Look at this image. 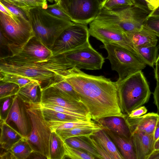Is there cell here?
<instances>
[{
	"label": "cell",
	"mask_w": 159,
	"mask_h": 159,
	"mask_svg": "<svg viewBox=\"0 0 159 159\" xmlns=\"http://www.w3.org/2000/svg\"><path fill=\"white\" fill-rule=\"evenodd\" d=\"M104 129L118 148L124 159H137L132 138H128Z\"/></svg>",
	"instance_id": "obj_20"
},
{
	"label": "cell",
	"mask_w": 159,
	"mask_h": 159,
	"mask_svg": "<svg viewBox=\"0 0 159 159\" xmlns=\"http://www.w3.org/2000/svg\"><path fill=\"white\" fill-rule=\"evenodd\" d=\"M154 149L155 150H157L159 149V138L155 143Z\"/></svg>",
	"instance_id": "obj_53"
},
{
	"label": "cell",
	"mask_w": 159,
	"mask_h": 159,
	"mask_svg": "<svg viewBox=\"0 0 159 159\" xmlns=\"http://www.w3.org/2000/svg\"><path fill=\"white\" fill-rule=\"evenodd\" d=\"M155 66L154 69L155 78L156 80H159V66Z\"/></svg>",
	"instance_id": "obj_52"
},
{
	"label": "cell",
	"mask_w": 159,
	"mask_h": 159,
	"mask_svg": "<svg viewBox=\"0 0 159 159\" xmlns=\"http://www.w3.org/2000/svg\"><path fill=\"white\" fill-rule=\"evenodd\" d=\"M61 54L68 69L75 67L80 70H99L105 61L102 54L94 49L89 42Z\"/></svg>",
	"instance_id": "obj_9"
},
{
	"label": "cell",
	"mask_w": 159,
	"mask_h": 159,
	"mask_svg": "<svg viewBox=\"0 0 159 159\" xmlns=\"http://www.w3.org/2000/svg\"><path fill=\"white\" fill-rule=\"evenodd\" d=\"M15 95L0 99V120L5 122L13 102Z\"/></svg>",
	"instance_id": "obj_37"
},
{
	"label": "cell",
	"mask_w": 159,
	"mask_h": 159,
	"mask_svg": "<svg viewBox=\"0 0 159 159\" xmlns=\"http://www.w3.org/2000/svg\"><path fill=\"white\" fill-rule=\"evenodd\" d=\"M148 159H159V149L155 150Z\"/></svg>",
	"instance_id": "obj_50"
},
{
	"label": "cell",
	"mask_w": 159,
	"mask_h": 159,
	"mask_svg": "<svg viewBox=\"0 0 159 159\" xmlns=\"http://www.w3.org/2000/svg\"><path fill=\"white\" fill-rule=\"evenodd\" d=\"M31 130L26 138L34 151L50 159L49 142L52 133L42 112L40 104H26Z\"/></svg>",
	"instance_id": "obj_7"
},
{
	"label": "cell",
	"mask_w": 159,
	"mask_h": 159,
	"mask_svg": "<svg viewBox=\"0 0 159 159\" xmlns=\"http://www.w3.org/2000/svg\"><path fill=\"white\" fill-rule=\"evenodd\" d=\"M149 13L134 6L115 10L101 8L94 20L128 33L141 28Z\"/></svg>",
	"instance_id": "obj_5"
},
{
	"label": "cell",
	"mask_w": 159,
	"mask_h": 159,
	"mask_svg": "<svg viewBox=\"0 0 159 159\" xmlns=\"http://www.w3.org/2000/svg\"><path fill=\"white\" fill-rule=\"evenodd\" d=\"M120 102L123 113L128 116L149 100L151 93L148 83L142 71L116 81Z\"/></svg>",
	"instance_id": "obj_3"
},
{
	"label": "cell",
	"mask_w": 159,
	"mask_h": 159,
	"mask_svg": "<svg viewBox=\"0 0 159 159\" xmlns=\"http://www.w3.org/2000/svg\"><path fill=\"white\" fill-rule=\"evenodd\" d=\"M155 66H159V54L158 56L157 59L155 63Z\"/></svg>",
	"instance_id": "obj_54"
},
{
	"label": "cell",
	"mask_w": 159,
	"mask_h": 159,
	"mask_svg": "<svg viewBox=\"0 0 159 159\" xmlns=\"http://www.w3.org/2000/svg\"><path fill=\"white\" fill-rule=\"evenodd\" d=\"M133 6L130 0H105L100 5V8L115 10Z\"/></svg>",
	"instance_id": "obj_36"
},
{
	"label": "cell",
	"mask_w": 159,
	"mask_h": 159,
	"mask_svg": "<svg viewBox=\"0 0 159 159\" xmlns=\"http://www.w3.org/2000/svg\"><path fill=\"white\" fill-rule=\"evenodd\" d=\"M159 45L139 47L135 48L139 57L145 63L153 67L158 57Z\"/></svg>",
	"instance_id": "obj_27"
},
{
	"label": "cell",
	"mask_w": 159,
	"mask_h": 159,
	"mask_svg": "<svg viewBox=\"0 0 159 159\" xmlns=\"http://www.w3.org/2000/svg\"><path fill=\"white\" fill-rule=\"evenodd\" d=\"M2 151L1 150L0 154V159H15L13 155L9 151L1 147Z\"/></svg>",
	"instance_id": "obj_46"
},
{
	"label": "cell",
	"mask_w": 159,
	"mask_h": 159,
	"mask_svg": "<svg viewBox=\"0 0 159 159\" xmlns=\"http://www.w3.org/2000/svg\"><path fill=\"white\" fill-rule=\"evenodd\" d=\"M102 129L98 124H94L69 129L56 130L55 132L64 142L70 137L89 136Z\"/></svg>",
	"instance_id": "obj_24"
},
{
	"label": "cell",
	"mask_w": 159,
	"mask_h": 159,
	"mask_svg": "<svg viewBox=\"0 0 159 159\" xmlns=\"http://www.w3.org/2000/svg\"><path fill=\"white\" fill-rule=\"evenodd\" d=\"M20 89L15 83L0 80V99L17 95Z\"/></svg>",
	"instance_id": "obj_35"
},
{
	"label": "cell",
	"mask_w": 159,
	"mask_h": 159,
	"mask_svg": "<svg viewBox=\"0 0 159 159\" xmlns=\"http://www.w3.org/2000/svg\"><path fill=\"white\" fill-rule=\"evenodd\" d=\"M133 6L136 7L145 11L150 13L148 5L146 0H130Z\"/></svg>",
	"instance_id": "obj_43"
},
{
	"label": "cell",
	"mask_w": 159,
	"mask_h": 159,
	"mask_svg": "<svg viewBox=\"0 0 159 159\" xmlns=\"http://www.w3.org/2000/svg\"><path fill=\"white\" fill-rule=\"evenodd\" d=\"M137 159H148L155 150L153 134L136 132L132 134Z\"/></svg>",
	"instance_id": "obj_17"
},
{
	"label": "cell",
	"mask_w": 159,
	"mask_h": 159,
	"mask_svg": "<svg viewBox=\"0 0 159 159\" xmlns=\"http://www.w3.org/2000/svg\"><path fill=\"white\" fill-rule=\"evenodd\" d=\"M41 104L60 106L92 120L88 111L82 102L71 101L66 98L53 86L42 90Z\"/></svg>",
	"instance_id": "obj_14"
},
{
	"label": "cell",
	"mask_w": 159,
	"mask_h": 159,
	"mask_svg": "<svg viewBox=\"0 0 159 159\" xmlns=\"http://www.w3.org/2000/svg\"><path fill=\"white\" fill-rule=\"evenodd\" d=\"M159 118L157 113H149L136 117H130L127 116L125 120L132 134L136 132L145 134H153L156 124Z\"/></svg>",
	"instance_id": "obj_16"
},
{
	"label": "cell",
	"mask_w": 159,
	"mask_h": 159,
	"mask_svg": "<svg viewBox=\"0 0 159 159\" xmlns=\"http://www.w3.org/2000/svg\"><path fill=\"white\" fill-rule=\"evenodd\" d=\"M50 159L65 158V152L64 142L55 131L52 132L49 142Z\"/></svg>",
	"instance_id": "obj_26"
},
{
	"label": "cell",
	"mask_w": 159,
	"mask_h": 159,
	"mask_svg": "<svg viewBox=\"0 0 159 159\" xmlns=\"http://www.w3.org/2000/svg\"><path fill=\"white\" fill-rule=\"evenodd\" d=\"M0 59V72L37 81L42 90L65 79L58 61L53 56L48 60L39 62L28 61L11 57Z\"/></svg>",
	"instance_id": "obj_2"
},
{
	"label": "cell",
	"mask_w": 159,
	"mask_h": 159,
	"mask_svg": "<svg viewBox=\"0 0 159 159\" xmlns=\"http://www.w3.org/2000/svg\"><path fill=\"white\" fill-rule=\"evenodd\" d=\"M53 86L66 98L71 101L81 102L78 93L72 85L65 79Z\"/></svg>",
	"instance_id": "obj_31"
},
{
	"label": "cell",
	"mask_w": 159,
	"mask_h": 159,
	"mask_svg": "<svg viewBox=\"0 0 159 159\" xmlns=\"http://www.w3.org/2000/svg\"><path fill=\"white\" fill-rule=\"evenodd\" d=\"M15 159H27L33 150L26 139L23 138L15 143L8 150Z\"/></svg>",
	"instance_id": "obj_29"
},
{
	"label": "cell",
	"mask_w": 159,
	"mask_h": 159,
	"mask_svg": "<svg viewBox=\"0 0 159 159\" xmlns=\"http://www.w3.org/2000/svg\"><path fill=\"white\" fill-rule=\"evenodd\" d=\"M58 0V2H59V1H60V0Z\"/></svg>",
	"instance_id": "obj_58"
},
{
	"label": "cell",
	"mask_w": 159,
	"mask_h": 159,
	"mask_svg": "<svg viewBox=\"0 0 159 159\" xmlns=\"http://www.w3.org/2000/svg\"><path fill=\"white\" fill-rule=\"evenodd\" d=\"M41 106L43 115L47 121L65 122L90 120L63 113Z\"/></svg>",
	"instance_id": "obj_25"
},
{
	"label": "cell",
	"mask_w": 159,
	"mask_h": 159,
	"mask_svg": "<svg viewBox=\"0 0 159 159\" xmlns=\"http://www.w3.org/2000/svg\"><path fill=\"white\" fill-rule=\"evenodd\" d=\"M156 85L153 93L154 103L157 108V114L159 116V80H157Z\"/></svg>",
	"instance_id": "obj_45"
},
{
	"label": "cell",
	"mask_w": 159,
	"mask_h": 159,
	"mask_svg": "<svg viewBox=\"0 0 159 159\" xmlns=\"http://www.w3.org/2000/svg\"><path fill=\"white\" fill-rule=\"evenodd\" d=\"M154 141V143L159 138V118L157 121L153 133Z\"/></svg>",
	"instance_id": "obj_48"
},
{
	"label": "cell",
	"mask_w": 159,
	"mask_h": 159,
	"mask_svg": "<svg viewBox=\"0 0 159 159\" xmlns=\"http://www.w3.org/2000/svg\"><path fill=\"white\" fill-rule=\"evenodd\" d=\"M92 135L112 159H124L116 144L104 129L95 132Z\"/></svg>",
	"instance_id": "obj_23"
},
{
	"label": "cell",
	"mask_w": 159,
	"mask_h": 159,
	"mask_svg": "<svg viewBox=\"0 0 159 159\" xmlns=\"http://www.w3.org/2000/svg\"><path fill=\"white\" fill-rule=\"evenodd\" d=\"M53 56L51 50L34 36L29 40L20 52L11 57L28 61L39 62L48 60Z\"/></svg>",
	"instance_id": "obj_15"
},
{
	"label": "cell",
	"mask_w": 159,
	"mask_h": 159,
	"mask_svg": "<svg viewBox=\"0 0 159 159\" xmlns=\"http://www.w3.org/2000/svg\"><path fill=\"white\" fill-rule=\"evenodd\" d=\"M52 132L56 130L69 129L95 124L91 120H82L67 122L47 121Z\"/></svg>",
	"instance_id": "obj_32"
},
{
	"label": "cell",
	"mask_w": 159,
	"mask_h": 159,
	"mask_svg": "<svg viewBox=\"0 0 159 159\" xmlns=\"http://www.w3.org/2000/svg\"><path fill=\"white\" fill-rule=\"evenodd\" d=\"M149 10L151 11L159 6V0H146Z\"/></svg>",
	"instance_id": "obj_47"
},
{
	"label": "cell",
	"mask_w": 159,
	"mask_h": 159,
	"mask_svg": "<svg viewBox=\"0 0 159 159\" xmlns=\"http://www.w3.org/2000/svg\"><path fill=\"white\" fill-rule=\"evenodd\" d=\"M91 145L95 148L102 159H112L101 144L93 137L92 134L85 136Z\"/></svg>",
	"instance_id": "obj_40"
},
{
	"label": "cell",
	"mask_w": 159,
	"mask_h": 159,
	"mask_svg": "<svg viewBox=\"0 0 159 159\" xmlns=\"http://www.w3.org/2000/svg\"><path fill=\"white\" fill-rule=\"evenodd\" d=\"M105 0H98L100 5Z\"/></svg>",
	"instance_id": "obj_55"
},
{
	"label": "cell",
	"mask_w": 159,
	"mask_h": 159,
	"mask_svg": "<svg viewBox=\"0 0 159 159\" xmlns=\"http://www.w3.org/2000/svg\"><path fill=\"white\" fill-rule=\"evenodd\" d=\"M0 2L5 6L13 15L29 20L26 14L15 6L4 0H0Z\"/></svg>",
	"instance_id": "obj_41"
},
{
	"label": "cell",
	"mask_w": 159,
	"mask_h": 159,
	"mask_svg": "<svg viewBox=\"0 0 159 159\" xmlns=\"http://www.w3.org/2000/svg\"><path fill=\"white\" fill-rule=\"evenodd\" d=\"M64 142L70 146L81 149L89 153L96 158L102 159L85 136L70 137L66 139Z\"/></svg>",
	"instance_id": "obj_28"
},
{
	"label": "cell",
	"mask_w": 159,
	"mask_h": 159,
	"mask_svg": "<svg viewBox=\"0 0 159 159\" xmlns=\"http://www.w3.org/2000/svg\"><path fill=\"white\" fill-rule=\"evenodd\" d=\"M54 1H55V2L56 3H58V0H54Z\"/></svg>",
	"instance_id": "obj_57"
},
{
	"label": "cell",
	"mask_w": 159,
	"mask_h": 159,
	"mask_svg": "<svg viewBox=\"0 0 159 159\" xmlns=\"http://www.w3.org/2000/svg\"><path fill=\"white\" fill-rule=\"evenodd\" d=\"M143 25L159 37V16H148Z\"/></svg>",
	"instance_id": "obj_38"
},
{
	"label": "cell",
	"mask_w": 159,
	"mask_h": 159,
	"mask_svg": "<svg viewBox=\"0 0 159 159\" xmlns=\"http://www.w3.org/2000/svg\"><path fill=\"white\" fill-rule=\"evenodd\" d=\"M87 25L74 23L65 29L56 41L51 49L53 56L73 50L89 42Z\"/></svg>",
	"instance_id": "obj_11"
},
{
	"label": "cell",
	"mask_w": 159,
	"mask_h": 159,
	"mask_svg": "<svg viewBox=\"0 0 159 159\" xmlns=\"http://www.w3.org/2000/svg\"><path fill=\"white\" fill-rule=\"evenodd\" d=\"M15 6L23 11L29 18L30 10L38 7L44 9L48 7L47 0H4Z\"/></svg>",
	"instance_id": "obj_30"
},
{
	"label": "cell",
	"mask_w": 159,
	"mask_h": 159,
	"mask_svg": "<svg viewBox=\"0 0 159 159\" xmlns=\"http://www.w3.org/2000/svg\"><path fill=\"white\" fill-rule=\"evenodd\" d=\"M125 118L111 116L100 119L97 122L102 129L109 130L119 135L131 138L132 132Z\"/></svg>",
	"instance_id": "obj_18"
},
{
	"label": "cell",
	"mask_w": 159,
	"mask_h": 159,
	"mask_svg": "<svg viewBox=\"0 0 159 159\" xmlns=\"http://www.w3.org/2000/svg\"><path fill=\"white\" fill-rule=\"evenodd\" d=\"M41 104V105L43 107L54 110L56 111L71 116L84 118L88 120H91L84 116L74 113L60 106L51 104Z\"/></svg>",
	"instance_id": "obj_42"
},
{
	"label": "cell",
	"mask_w": 159,
	"mask_h": 159,
	"mask_svg": "<svg viewBox=\"0 0 159 159\" xmlns=\"http://www.w3.org/2000/svg\"><path fill=\"white\" fill-rule=\"evenodd\" d=\"M5 122L27 138L31 130L30 119L27 111L26 104L17 94Z\"/></svg>",
	"instance_id": "obj_13"
},
{
	"label": "cell",
	"mask_w": 159,
	"mask_h": 159,
	"mask_svg": "<svg viewBox=\"0 0 159 159\" xmlns=\"http://www.w3.org/2000/svg\"><path fill=\"white\" fill-rule=\"evenodd\" d=\"M58 3L72 21L86 25L94 20L101 9L98 0H60Z\"/></svg>",
	"instance_id": "obj_10"
},
{
	"label": "cell",
	"mask_w": 159,
	"mask_h": 159,
	"mask_svg": "<svg viewBox=\"0 0 159 159\" xmlns=\"http://www.w3.org/2000/svg\"><path fill=\"white\" fill-rule=\"evenodd\" d=\"M47 1L51 2H53L54 1V0H47Z\"/></svg>",
	"instance_id": "obj_56"
},
{
	"label": "cell",
	"mask_w": 159,
	"mask_h": 159,
	"mask_svg": "<svg viewBox=\"0 0 159 159\" xmlns=\"http://www.w3.org/2000/svg\"><path fill=\"white\" fill-rule=\"evenodd\" d=\"M101 48L107 51L106 59L109 60L112 70L118 73L119 80L142 71L146 67V64L136 54L119 45L103 44Z\"/></svg>",
	"instance_id": "obj_8"
},
{
	"label": "cell",
	"mask_w": 159,
	"mask_h": 159,
	"mask_svg": "<svg viewBox=\"0 0 159 159\" xmlns=\"http://www.w3.org/2000/svg\"><path fill=\"white\" fill-rule=\"evenodd\" d=\"M66 157L72 159H94V156L81 149L73 147L64 142Z\"/></svg>",
	"instance_id": "obj_33"
},
{
	"label": "cell",
	"mask_w": 159,
	"mask_h": 159,
	"mask_svg": "<svg viewBox=\"0 0 159 159\" xmlns=\"http://www.w3.org/2000/svg\"><path fill=\"white\" fill-rule=\"evenodd\" d=\"M0 80L15 83L18 84L20 88L34 80L20 75L1 72H0Z\"/></svg>",
	"instance_id": "obj_34"
},
{
	"label": "cell",
	"mask_w": 159,
	"mask_h": 159,
	"mask_svg": "<svg viewBox=\"0 0 159 159\" xmlns=\"http://www.w3.org/2000/svg\"><path fill=\"white\" fill-rule=\"evenodd\" d=\"M29 20L34 36L51 50L64 30L74 24L52 15L41 7L30 10Z\"/></svg>",
	"instance_id": "obj_4"
},
{
	"label": "cell",
	"mask_w": 159,
	"mask_h": 159,
	"mask_svg": "<svg viewBox=\"0 0 159 159\" xmlns=\"http://www.w3.org/2000/svg\"><path fill=\"white\" fill-rule=\"evenodd\" d=\"M0 128L1 147L7 150H10L15 143L23 138L5 122L0 120Z\"/></svg>",
	"instance_id": "obj_22"
},
{
	"label": "cell",
	"mask_w": 159,
	"mask_h": 159,
	"mask_svg": "<svg viewBox=\"0 0 159 159\" xmlns=\"http://www.w3.org/2000/svg\"><path fill=\"white\" fill-rule=\"evenodd\" d=\"M48 13L52 15L59 18L65 20L71 21L69 16L61 9L58 3L48 6L45 9Z\"/></svg>",
	"instance_id": "obj_39"
},
{
	"label": "cell",
	"mask_w": 159,
	"mask_h": 159,
	"mask_svg": "<svg viewBox=\"0 0 159 159\" xmlns=\"http://www.w3.org/2000/svg\"><path fill=\"white\" fill-rule=\"evenodd\" d=\"M147 110L144 106H141L133 111L127 116L130 117H136L142 116L146 114Z\"/></svg>",
	"instance_id": "obj_44"
},
{
	"label": "cell",
	"mask_w": 159,
	"mask_h": 159,
	"mask_svg": "<svg viewBox=\"0 0 159 159\" xmlns=\"http://www.w3.org/2000/svg\"><path fill=\"white\" fill-rule=\"evenodd\" d=\"M125 33L135 50L138 47L157 45L158 41L157 36L143 25L138 30Z\"/></svg>",
	"instance_id": "obj_19"
},
{
	"label": "cell",
	"mask_w": 159,
	"mask_h": 159,
	"mask_svg": "<svg viewBox=\"0 0 159 159\" xmlns=\"http://www.w3.org/2000/svg\"><path fill=\"white\" fill-rule=\"evenodd\" d=\"M89 30L90 35L101 41L103 44L119 45L138 56L131 41L124 32L95 20L89 24Z\"/></svg>",
	"instance_id": "obj_12"
},
{
	"label": "cell",
	"mask_w": 159,
	"mask_h": 159,
	"mask_svg": "<svg viewBox=\"0 0 159 159\" xmlns=\"http://www.w3.org/2000/svg\"><path fill=\"white\" fill-rule=\"evenodd\" d=\"M0 33L6 40L12 56L20 52L34 36L30 21L21 17H12L0 11Z\"/></svg>",
	"instance_id": "obj_6"
},
{
	"label": "cell",
	"mask_w": 159,
	"mask_h": 159,
	"mask_svg": "<svg viewBox=\"0 0 159 159\" xmlns=\"http://www.w3.org/2000/svg\"><path fill=\"white\" fill-rule=\"evenodd\" d=\"M0 11L12 17H13L15 16L1 2H0Z\"/></svg>",
	"instance_id": "obj_49"
},
{
	"label": "cell",
	"mask_w": 159,
	"mask_h": 159,
	"mask_svg": "<svg viewBox=\"0 0 159 159\" xmlns=\"http://www.w3.org/2000/svg\"><path fill=\"white\" fill-rule=\"evenodd\" d=\"M17 95L26 104H40L42 90L39 83L33 80L20 88Z\"/></svg>",
	"instance_id": "obj_21"
},
{
	"label": "cell",
	"mask_w": 159,
	"mask_h": 159,
	"mask_svg": "<svg viewBox=\"0 0 159 159\" xmlns=\"http://www.w3.org/2000/svg\"><path fill=\"white\" fill-rule=\"evenodd\" d=\"M65 79L78 93L91 119L97 122L109 116H127L121 110L116 81L88 74L75 67L68 70Z\"/></svg>",
	"instance_id": "obj_1"
},
{
	"label": "cell",
	"mask_w": 159,
	"mask_h": 159,
	"mask_svg": "<svg viewBox=\"0 0 159 159\" xmlns=\"http://www.w3.org/2000/svg\"><path fill=\"white\" fill-rule=\"evenodd\" d=\"M148 16H159V6L156 9L151 11L148 15Z\"/></svg>",
	"instance_id": "obj_51"
}]
</instances>
